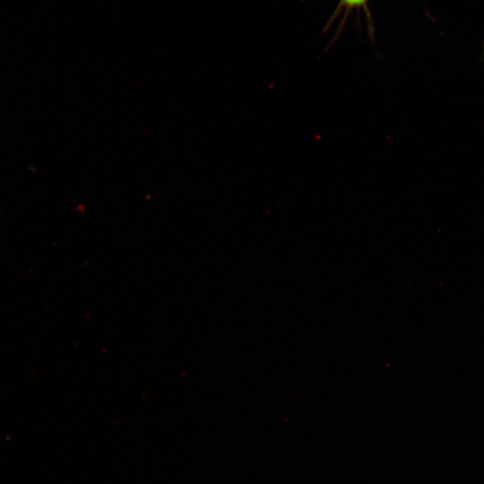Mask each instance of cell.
Wrapping results in <instances>:
<instances>
[{
	"label": "cell",
	"instance_id": "1",
	"mask_svg": "<svg viewBox=\"0 0 484 484\" xmlns=\"http://www.w3.org/2000/svg\"><path fill=\"white\" fill-rule=\"evenodd\" d=\"M369 0H340L337 11H344L346 13L352 10L367 9Z\"/></svg>",
	"mask_w": 484,
	"mask_h": 484
}]
</instances>
